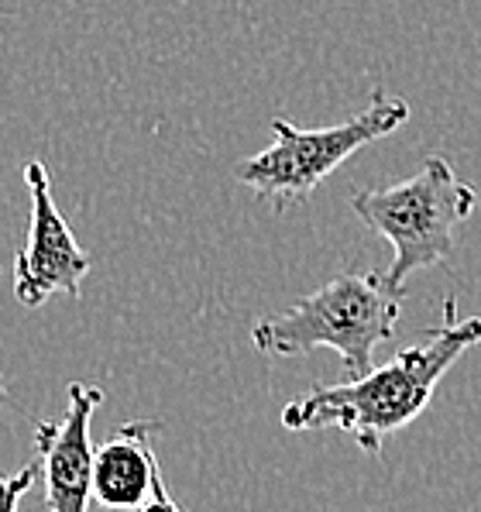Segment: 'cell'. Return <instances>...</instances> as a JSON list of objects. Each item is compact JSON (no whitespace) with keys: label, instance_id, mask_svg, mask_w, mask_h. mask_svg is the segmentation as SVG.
Wrapping results in <instances>:
<instances>
[{"label":"cell","instance_id":"obj_8","mask_svg":"<svg viewBox=\"0 0 481 512\" xmlns=\"http://www.w3.org/2000/svg\"><path fill=\"white\" fill-rule=\"evenodd\" d=\"M42 475V464L31 461L28 468H21L18 475L0 478V512H18L21 499L28 495V488L35 485V478Z\"/></svg>","mask_w":481,"mask_h":512},{"label":"cell","instance_id":"obj_6","mask_svg":"<svg viewBox=\"0 0 481 512\" xmlns=\"http://www.w3.org/2000/svg\"><path fill=\"white\" fill-rule=\"evenodd\" d=\"M100 406H104L100 385L73 382L66 392V413L59 420H42L35 427L49 512H90L93 458H97L90 444V420Z\"/></svg>","mask_w":481,"mask_h":512},{"label":"cell","instance_id":"obj_2","mask_svg":"<svg viewBox=\"0 0 481 512\" xmlns=\"http://www.w3.org/2000/svg\"><path fill=\"white\" fill-rule=\"evenodd\" d=\"M399 299L378 272H341L289 310L255 320L251 341L268 358H299L317 348L341 354L344 382L372 372L378 344L392 341Z\"/></svg>","mask_w":481,"mask_h":512},{"label":"cell","instance_id":"obj_1","mask_svg":"<svg viewBox=\"0 0 481 512\" xmlns=\"http://www.w3.org/2000/svg\"><path fill=\"white\" fill-rule=\"evenodd\" d=\"M481 341V317L457 320V303L447 299L444 320L423 344L399 351L385 368L341 385H320L282 409V427L293 433L344 430L365 454L378 458L385 437L409 427L430 406L440 378L464 351Z\"/></svg>","mask_w":481,"mask_h":512},{"label":"cell","instance_id":"obj_9","mask_svg":"<svg viewBox=\"0 0 481 512\" xmlns=\"http://www.w3.org/2000/svg\"><path fill=\"white\" fill-rule=\"evenodd\" d=\"M134 512H183V509H179L176 499L165 492V478H159L155 488H152V495H148V502L141 509H134Z\"/></svg>","mask_w":481,"mask_h":512},{"label":"cell","instance_id":"obj_5","mask_svg":"<svg viewBox=\"0 0 481 512\" xmlns=\"http://www.w3.org/2000/svg\"><path fill=\"white\" fill-rule=\"evenodd\" d=\"M25 186L31 196L28 244L14 258V299L28 310L62 293L80 299L83 279L90 275V255L76 244L49 189V172L38 159L25 162Z\"/></svg>","mask_w":481,"mask_h":512},{"label":"cell","instance_id":"obj_10","mask_svg":"<svg viewBox=\"0 0 481 512\" xmlns=\"http://www.w3.org/2000/svg\"><path fill=\"white\" fill-rule=\"evenodd\" d=\"M7 399V389H4V382H0V403H4Z\"/></svg>","mask_w":481,"mask_h":512},{"label":"cell","instance_id":"obj_7","mask_svg":"<svg viewBox=\"0 0 481 512\" xmlns=\"http://www.w3.org/2000/svg\"><path fill=\"white\" fill-rule=\"evenodd\" d=\"M159 423H124L114 440L97 447L93 458V499L107 509H141L162 478L155 454Z\"/></svg>","mask_w":481,"mask_h":512},{"label":"cell","instance_id":"obj_4","mask_svg":"<svg viewBox=\"0 0 481 512\" xmlns=\"http://www.w3.org/2000/svg\"><path fill=\"white\" fill-rule=\"evenodd\" d=\"M409 121V104L385 90L372 93V104L344 124L330 128H299L286 117H272V145L238 162L234 176L255 196L272 203L275 210H289L310 200L317 186L341 169L354 152L389 138Z\"/></svg>","mask_w":481,"mask_h":512},{"label":"cell","instance_id":"obj_3","mask_svg":"<svg viewBox=\"0 0 481 512\" xmlns=\"http://www.w3.org/2000/svg\"><path fill=\"white\" fill-rule=\"evenodd\" d=\"M478 207L471 183L457 179L451 162L430 155L413 179L389 189H358L351 210L365 227L392 244L396 258L385 272V286L396 296L416 272L447 262L457 244V227Z\"/></svg>","mask_w":481,"mask_h":512}]
</instances>
